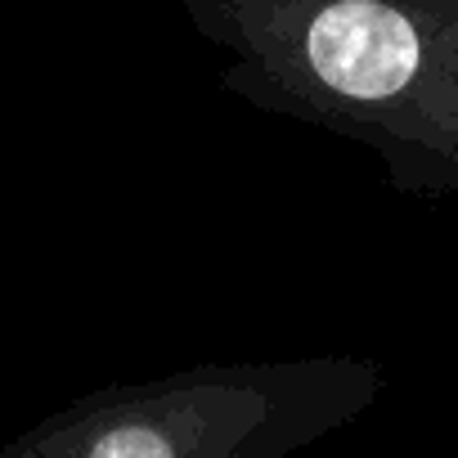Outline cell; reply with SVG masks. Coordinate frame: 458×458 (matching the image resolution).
I'll list each match as a JSON object with an SVG mask.
<instances>
[{"label": "cell", "mask_w": 458, "mask_h": 458, "mask_svg": "<svg viewBox=\"0 0 458 458\" xmlns=\"http://www.w3.org/2000/svg\"><path fill=\"white\" fill-rule=\"evenodd\" d=\"M369 391V369L333 355L198 364L95 391L0 458H284L351 418Z\"/></svg>", "instance_id": "obj_1"}]
</instances>
